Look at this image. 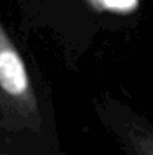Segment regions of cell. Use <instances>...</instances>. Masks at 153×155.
I'll list each match as a JSON object with an SVG mask.
<instances>
[{
	"label": "cell",
	"mask_w": 153,
	"mask_h": 155,
	"mask_svg": "<svg viewBox=\"0 0 153 155\" xmlns=\"http://www.w3.org/2000/svg\"><path fill=\"white\" fill-rule=\"evenodd\" d=\"M96 12L129 15L133 13L140 5V0H86Z\"/></svg>",
	"instance_id": "cell-3"
},
{
	"label": "cell",
	"mask_w": 153,
	"mask_h": 155,
	"mask_svg": "<svg viewBox=\"0 0 153 155\" xmlns=\"http://www.w3.org/2000/svg\"><path fill=\"white\" fill-rule=\"evenodd\" d=\"M0 117L17 129H38L41 114L31 76L12 36L0 23Z\"/></svg>",
	"instance_id": "cell-1"
},
{
	"label": "cell",
	"mask_w": 153,
	"mask_h": 155,
	"mask_svg": "<svg viewBox=\"0 0 153 155\" xmlns=\"http://www.w3.org/2000/svg\"><path fill=\"white\" fill-rule=\"evenodd\" d=\"M0 155H7V153H2V152H0Z\"/></svg>",
	"instance_id": "cell-4"
},
{
	"label": "cell",
	"mask_w": 153,
	"mask_h": 155,
	"mask_svg": "<svg viewBox=\"0 0 153 155\" xmlns=\"http://www.w3.org/2000/svg\"><path fill=\"white\" fill-rule=\"evenodd\" d=\"M110 127L129 149L130 155H153V124L132 114H112Z\"/></svg>",
	"instance_id": "cell-2"
}]
</instances>
